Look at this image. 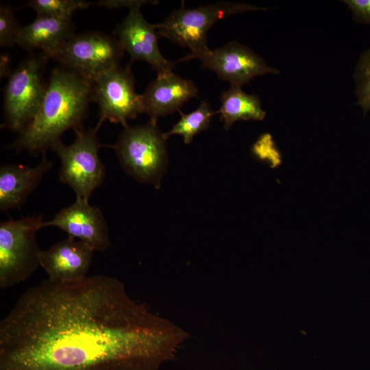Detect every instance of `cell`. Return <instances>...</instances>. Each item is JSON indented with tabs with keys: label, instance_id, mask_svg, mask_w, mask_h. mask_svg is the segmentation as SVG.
<instances>
[{
	"label": "cell",
	"instance_id": "1",
	"mask_svg": "<svg viewBox=\"0 0 370 370\" xmlns=\"http://www.w3.org/2000/svg\"><path fill=\"white\" fill-rule=\"evenodd\" d=\"M188 338L118 279H47L1 319L0 370H158Z\"/></svg>",
	"mask_w": 370,
	"mask_h": 370
},
{
	"label": "cell",
	"instance_id": "2",
	"mask_svg": "<svg viewBox=\"0 0 370 370\" xmlns=\"http://www.w3.org/2000/svg\"><path fill=\"white\" fill-rule=\"evenodd\" d=\"M91 101L90 82L64 67L54 69L37 112L7 148L32 156L46 152L65 132L83 127Z\"/></svg>",
	"mask_w": 370,
	"mask_h": 370
},
{
	"label": "cell",
	"instance_id": "3",
	"mask_svg": "<svg viewBox=\"0 0 370 370\" xmlns=\"http://www.w3.org/2000/svg\"><path fill=\"white\" fill-rule=\"evenodd\" d=\"M266 10L248 3L225 1L188 9L182 1L179 8L156 25L160 37L190 49L191 53L177 60L178 63L210 51L207 45V33L219 21L236 14Z\"/></svg>",
	"mask_w": 370,
	"mask_h": 370
},
{
	"label": "cell",
	"instance_id": "4",
	"mask_svg": "<svg viewBox=\"0 0 370 370\" xmlns=\"http://www.w3.org/2000/svg\"><path fill=\"white\" fill-rule=\"evenodd\" d=\"M166 140L157 122L149 120L143 125L123 127L111 147L127 174L158 188L168 164Z\"/></svg>",
	"mask_w": 370,
	"mask_h": 370
},
{
	"label": "cell",
	"instance_id": "5",
	"mask_svg": "<svg viewBox=\"0 0 370 370\" xmlns=\"http://www.w3.org/2000/svg\"><path fill=\"white\" fill-rule=\"evenodd\" d=\"M98 130L96 126L77 129L73 143L65 145L60 140L51 147L60 161V182L69 186L76 198L87 201L103 184L106 176V166L99 156V150L105 146L97 137Z\"/></svg>",
	"mask_w": 370,
	"mask_h": 370
},
{
	"label": "cell",
	"instance_id": "6",
	"mask_svg": "<svg viewBox=\"0 0 370 370\" xmlns=\"http://www.w3.org/2000/svg\"><path fill=\"white\" fill-rule=\"evenodd\" d=\"M42 215L10 218L0 223V288L26 280L40 266L36 234L44 227Z\"/></svg>",
	"mask_w": 370,
	"mask_h": 370
},
{
	"label": "cell",
	"instance_id": "7",
	"mask_svg": "<svg viewBox=\"0 0 370 370\" xmlns=\"http://www.w3.org/2000/svg\"><path fill=\"white\" fill-rule=\"evenodd\" d=\"M48 60L42 52H31L9 77L4 89L3 127L19 134L35 116L46 91Z\"/></svg>",
	"mask_w": 370,
	"mask_h": 370
},
{
	"label": "cell",
	"instance_id": "8",
	"mask_svg": "<svg viewBox=\"0 0 370 370\" xmlns=\"http://www.w3.org/2000/svg\"><path fill=\"white\" fill-rule=\"evenodd\" d=\"M124 49L116 37L99 32L74 34L47 56L90 83L119 65Z\"/></svg>",
	"mask_w": 370,
	"mask_h": 370
},
{
	"label": "cell",
	"instance_id": "9",
	"mask_svg": "<svg viewBox=\"0 0 370 370\" xmlns=\"http://www.w3.org/2000/svg\"><path fill=\"white\" fill-rule=\"evenodd\" d=\"M92 101L99 106V129L108 120L125 127L127 121L143 113L141 95L135 90V79L130 65L116 66L91 83Z\"/></svg>",
	"mask_w": 370,
	"mask_h": 370
},
{
	"label": "cell",
	"instance_id": "10",
	"mask_svg": "<svg viewBox=\"0 0 370 370\" xmlns=\"http://www.w3.org/2000/svg\"><path fill=\"white\" fill-rule=\"evenodd\" d=\"M195 59L201 61L202 68L212 71L221 80L229 82L231 86L241 87L254 77L280 73L249 47L236 41L210 49Z\"/></svg>",
	"mask_w": 370,
	"mask_h": 370
},
{
	"label": "cell",
	"instance_id": "11",
	"mask_svg": "<svg viewBox=\"0 0 370 370\" xmlns=\"http://www.w3.org/2000/svg\"><path fill=\"white\" fill-rule=\"evenodd\" d=\"M140 10V6L130 8L127 15L116 25L114 35L132 60L146 62L157 75L173 71L177 62L166 60L161 53L157 25L147 22Z\"/></svg>",
	"mask_w": 370,
	"mask_h": 370
},
{
	"label": "cell",
	"instance_id": "12",
	"mask_svg": "<svg viewBox=\"0 0 370 370\" xmlns=\"http://www.w3.org/2000/svg\"><path fill=\"white\" fill-rule=\"evenodd\" d=\"M43 226L57 227L94 251L104 252L111 246L103 212L81 198H76L73 204L60 210L51 220L45 221Z\"/></svg>",
	"mask_w": 370,
	"mask_h": 370
},
{
	"label": "cell",
	"instance_id": "13",
	"mask_svg": "<svg viewBox=\"0 0 370 370\" xmlns=\"http://www.w3.org/2000/svg\"><path fill=\"white\" fill-rule=\"evenodd\" d=\"M95 251L86 243L68 236L48 249L40 251L39 262L53 282H73L87 276Z\"/></svg>",
	"mask_w": 370,
	"mask_h": 370
},
{
	"label": "cell",
	"instance_id": "14",
	"mask_svg": "<svg viewBox=\"0 0 370 370\" xmlns=\"http://www.w3.org/2000/svg\"><path fill=\"white\" fill-rule=\"evenodd\" d=\"M198 92L193 81L181 77L173 71L157 75L141 94L143 113L149 120L157 122L159 118L180 110L185 103L197 97Z\"/></svg>",
	"mask_w": 370,
	"mask_h": 370
},
{
	"label": "cell",
	"instance_id": "15",
	"mask_svg": "<svg viewBox=\"0 0 370 370\" xmlns=\"http://www.w3.org/2000/svg\"><path fill=\"white\" fill-rule=\"evenodd\" d=\"M35 166L21 164H5L0 167V210L7 212L20 208L53 167V162L42 153Z\"/></svg>",
	"mask_w": 370,
	"mask_h": 370
},
{
	"label": "cell",
	"instance_id": "16",
	"mask_svg": "<svg viewBox=\"0 0 370 370\" xmlns=\"http://www.w3.org/2000/svg\"><path fill=\"white\" fill-rule=\"evenodd\" d=\"M71 18H36L22 27L16 44L33 52L41 50L46 56L55 51L75 33Z\"/></svg>",
	"mask_w": 370,
	"mask_h": 370
},
{
	"label": "cell",
	"instance_id": "17",
	"mask_svg": "<svg viewBox=\"0 0 370 370\" xmlns=\"http://www.w3.org/2000/svg\"><path fill=\"white\" fill-rule=\"evenodd\" d=\"M221 106L216 113L220 114V120L225 130L237 121H262L266 112L262 109L259 97L247 94L241 87L231 86L221 96Z\"/></svg>",
	"mask_w": 370,
	"mask_h": 370
},
{
	"label": "cell",
	"instance_id": "18",
	"mask_svg": "<svg viewBox=\"0 0 370 370\" xmlns=\"http://www.w3.org/2000/svg\"><path fill=\"white\" fill-rule=\"evenodd\" d=\"M178 112L181 115L180 119L169 132L164 133V136L168 139L171 136L180 135L186 144L190 143L195 135L206 130L212 116L217 114L207 101H202L198 108L190 113Z\"/></svg>",
	"mask_w": 370,
	"mask_h": 370
},
{
	"label": "cell",
	"instance_id": "19",
	"mask_svg": "<svg viewBox=\"0 0 370 370\" xmlns=\"http://www.w3.org/2000/svg\"><path fill=\"white\" fill-rule=\"evenodd\" d=\"M90 2L83 0H31L26 5L37 16L71 18L77 10L87 8Z\"/></svg>",
	"mask_w": 370,
	"mask_h": 370
},
{
	"label": "cell",
	"instance_id": "20",
	"mask_svg": "<svg viewBox=\"0 0 370 370\" xmlns=\"http://www.w3.org/2000/svg\"><path fill=\"white\" fill-rule=\"evenodd\" d=\"M354 76L357 105L366 114L370 110V47L360 56Z\"/></svg>",
	"mask_w": 370,
	"mask_h": 370
},
{
	"label": "cell",
	"instance_id": "21",
	"mask_svg": "<svg viewBox=\"0 0 370 370\" xmlns=\"http://www.w3.org/2000/svg\"><path fill=\"white\" fill-rule=\"evenodd\" d=\"M22 27L14 14L13 8L8 4L0 6V46L11 47L16 42Z\"/></svg>",
	"mask_w": 370,
	"mask_h": 370
},
{
	"label": "cell",
	"instance_id": "22",
	"mask_svg": "<svg viewBox=\"0 0 370 370\" xmlns=\"http://www.w3.org/2000/svg\"><path fill=\"white\" fill-rule=\"evenodd\" d=\"M341 2L351 10L356 22L370 24V0H344Z\"/></svg>",
	"mask_w": 370,
	"mask_h": 370
},
{
	"label": "cell",
	"instance_id": "23",
	"mask_svg": "<svg viewBox=\"0 0 370 370\" xmlns=\"http://www.w3.org/2000/svg\"><path fill=\"white\" fill-rule=\"evenodd\" d=\"M158 1L145 0H102L95 2L99 6H103L108 9L119 8L125 7L128 9L134 6H142L146 3L157 4Z\"/></svg>",
	"mask_w": 370,
	"mask_h": 370
},
{
	"label": "cell",
	"instance_id": "24",
	"mask_svg": "<svg viewBox=\"0 0 370 370\" xmlns=\"http://www.w3.org/2000/svg\"><path fill=\"white\" fill-rule=\"evenodd\" d=\"M12 58L8 53H1L0 55V77L1 79L10 77L12 73Z\"/></svg>",
	"mask_w": 370,
	"mask_h": 370
}]
</instances>
